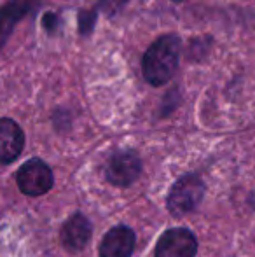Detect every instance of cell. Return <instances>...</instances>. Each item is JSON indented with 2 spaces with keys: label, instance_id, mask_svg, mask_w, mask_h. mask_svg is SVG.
<instances>
[{
  "label": "cell",
  "instance_id": "obj_1",
  "mask_svg": "<svg viewBox=\"0 0 255 257\" xmlns=\"http://www.w3.org/2000/svg\"><path fill=\"white\" fill-rule=\"evenodd\" d=\"M182 42L175 34L157 37L142 58V72L145 81L154 88L164 86L173 79L180 63Z\"/></svg>",
  "mask_w": 255,
  "mask_h": 257
},
{
  "label": "cell",
  "instance_id": "obj_2",
  "mask_svg": "<svg viewBox=\"0 0 255 257\" xmlns=\"http://www.w3.org/2000/svg\"><path fill=\"white\" fill-rule=\"evenodd\" d=\"M206 186L196 173H187L180 177L177 182L171 186L166 198V206L173 217H184L194 212L203 201Z\"/></svg>",
  "mask_w": 255,
  "mask_h": 257
},
{
  "label": "cell",
  "instance_id": "obj_3",
  "mask_svg": "<svg viewBox=\"0 0 255 257\" xmlns=\"http://www.w3.org/2000/svg\"><path fill=\"white\" fill-rule=\"evenodd\" d=\"M16 184L18 189L27 196H42L53 189L55 175L48 163L39 158H32L16 172Z\"/></svg>",
  "mask_w": 255,
  "mask_h": 257
},
{
  "label": "cell",
  "instance_id": "obj_4",
  "mask_svg": "<svg viewBox=\"0 0 255 257\" xmlns=\"http://www.w3.org/2000/svg\"><path fill=\"white\" fill-rule=\"evenodd\" d=\"M197 238L187 227H171L159 236L154 257H196Z\"/></svg>",
  "mask_w": 255,
  "mask_h": 257
},
{
  "label": "cell",
  "instance_id": "obj_5",
  "mask_svg": "<svg viewBox=\"0 0 255 257\" xmlns=\"http://www.w3.org/2000/svg\"><path fill=\"white\" fill-rule=\"evenodd\" d=\"M142 173V159L133 151H119L112 154L105 168V175L112 186L128 187L136 182Z\"/></svg>",
  "mask_w": 255,
  "mask_h": 257
},
{
  "label": "cell",
  "instance_id": "obj_6",
  "mask_svg": "<svg viewBox=\"0 0 255 257\" xmlns=\"http://www.w3.org/2000/svg\"><path fill=\"white\" fill-rule=\"evenodd\" d=\"M93 236V224L84 213H74L62 227V243L68 252H81L88 247Z\"/></svg>",
  "mask_w": 255,
  "mask_h": 257
},
{
  "label": "cell",
  "instance_id": "obj_7",
  "mask_svg": "<svg viewBox=\"0 0 255 257\" xmlns=\"http://www.w3.org/2000/svg\"><path fill=\"white\" fill-rule=\"evenodd\" d=\"M136 234L128 226H116L109 229L100 243V257H131L135 250Z\"/></svg>",
  "mask_w": 255,
  "mask_h": 257
},
{
  "label": "cell",
  "instance_id": "obj_8",
  "mask_svg": "<svg viewBox=\"0 0 255 257\" xmlns=\"http://www.w3.org/2000/svg\"><path fill=\"white\" fill-rule=\"evenodd\" d=\"M25 149V133L14 119L2 117L0 121V163L11 165Z\"/></svg>",
  "mask_w": 255,
  "mask_h": 257
},
{
  "label": "cell",
  "instance_id": "obj_9",
  "mask_svg": "<svg viewBox=\"0 0 255 257\" xmlns=\"http://www.w3.org/2000/svg\"><path fill=\"white\" fill-rule=\"evenodd\" d=\"M42 0H9L2 9V42L7 41V35L11 34V28L18 23L23 16H27L30 11L41 4Z\"/></svg>",
  "mask_w": 255,
  "mask_h": 257
},
{
  "label": "cell",
  "instance_id": "obj_10",
  "mask_svg": "<svg viewBox=\"0 0 255 257\" xmlns=\"http://www.w3.org/2000/svg\"><path fill=\"white\" fill-rule=\"evenodd\" d=\"M128 4V0H98V7L102 13H105L107 16H116L121 13L124 6Z\"/></svg>",
  "mask_w": 255,
  "mask_h": 257
},
{
  "label": "cell",
  "instance_id": "obj_11",
  "mask_svg": "<svg viewBox=\"0 0 255 257\" xmlns=\"http://www.w3.org/2000/svg\"><path fill=\"white\" fill-rule=\"evenodd\" d=\"M95 20H96V16H95V13H88V18H79V23H81V32L82 34H89V32L93 30V25H95Z\"/></svg>",
  "mask_w": 255,
  "mask_h": 257
},
{
  "label": "cell",
  "instance_id": "obj_12",
  "mask_svg": "<svg viewBox=\"0 0 255 257\" xmlns=\"http://www.w3.org/2000/svg\"><path fill=\"white\" fill-rule=\"evenodd\" d=\"M175 2H182V0H175Z\"/></svg>",
  "mask_w": 255,
  "mask_h": 257
}]
</instances>
